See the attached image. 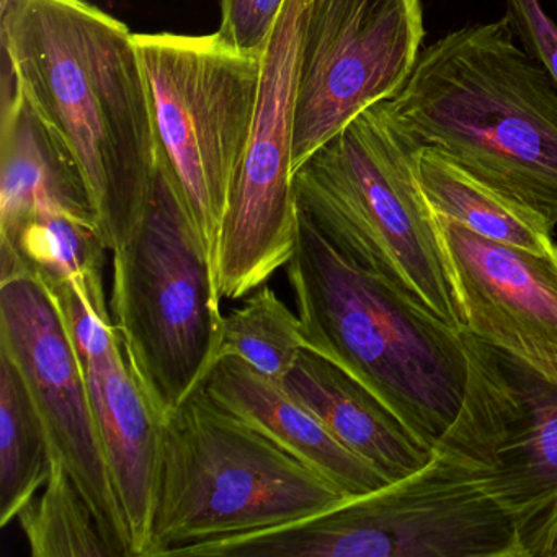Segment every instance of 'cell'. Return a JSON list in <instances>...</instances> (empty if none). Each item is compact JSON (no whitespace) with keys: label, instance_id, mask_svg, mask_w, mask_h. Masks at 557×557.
Returning a JSON list of instances; mask_svg holds the SVG:
<instances>
[{"label":"cell","instance_id":"obj_14","mask_svg":"<svg viewBox=\"0 0 557 557\" xmlns=\"http://www.w3.org/2000/svg\"><path fill=\"white\" fill-rule=\"evenodd\" d=\"M73 344L83 361L133 557H146L158 491L162 419L143 389L112 319H97L74 335Z\"/></svg>","mask_w":557,"mask_h":557},{"label":"cell","instance_id":"obj_2","mask_svg":"<svg viewBox=\"0 0 557 557\" xmlns=\"http://www.w3.org/2000/svg\"><path fill=\"white\" fill-rule=\"evenodd\" d=\"M389 106L420 145L557 226V83L508 15L420 51Z\"/></svg>","mask_w":557,"mask_h":557},{"label":"cell","instance_id":"obj_8","mask_svg":"<svg viewBox=\"0 0 557 557\" xmlns=\"http://www.w3.org/2000/svg\"><path fill=\"white\" fill-rule=\"evenodd\" d=\"M135 44L159 164L216 269L221 223L256 119L262 58L234 50L218 34H135Z\"/></svg>","mask_w":557,"mask_h":557},{"label":"cell","instance_id":"obj_5","mask_svg":"<svg viewBox=\"0 0 557 557\" xmlns=\"http://www.w3.org/2000/svg\"><path fill=\"white\" fill-rule=\"evenodd\" d=\"M348 498L201 387L162 420L146 557L295 523Z\"/></svg>","mask_w":557,"mask_h":557},{"label":"cell","instance_id":"obj_11","mask_svg":"<svg viewBox=\"0 0 557 557\" xmlns=\"http://www.w3.org/2000/svg\"><path fill=\"white\" fill-rule=\"evenodd\" d=\"M306 5L308 0H285L262 57L256 119L218 237V289L227 301L252 295L295 252L293 116Z\"/></svg>","mask_w":557,"mask_h":557},{"label":"cell","instance_id":"obj_24","mask_svg":"<svg viewBox=\"0 0 557 557\" xmlns=\"http://www.w3.org/2000/svg\"><path fill=\"white\" fill-rule=\"evenodd\" d=\"M505 5L521 45L547 67L557 83V25L540 0H505Z\"/></svg>","mask_w":557,"mask_h":557},{"label":"cell","instance_id":"obj_22","mask_svg":"<svg viewBox=\"0 0 557 557\" xmlns=\"http://www.w3.org/2000/svg\"><path fill=\"white\" fill-rule=\"evenodd\" d=\"M305 348L298 312L270 286H260L224 315L220 357L239 358L275 383H283Z\"/></svg>","mask_w":557,"mask_h":557},{"label":"cell","instance_id":"obj_20","mask_svg":"<svg viewBox=\"0 0 557 557\" xmlns=\"http://www.w3.org/2000/svg\"><path fill=\"white\" fill-rule=\"evenodd\" d=\"M47 432L27 384L0 351V527H8L47 484Z\"/></svg>","mask_w":557,"mask_h":557},{"label":"cell","instance_id":"obj_10","mask_svg":"<svg viewBox=\"0 0 557 557\" xmlns=\"http://www.w3.org/2000/svg\"><path fill=\"white\" fill-rule=\"evenodd\" d=\"M425 40L420 0H308L296 70L293 175L406 86Z\"/></svg>","mask_w":557,"mask_h":557},{"label":"cell","instance_id":"obj_9","mask_svg":"<svg viewBox=\"0 0 557 557\" xmlns=\"http://www.w3.org/2000/svg\"><path fill=\"white\" fill-rule=\"evenodd\" d=\"M468 384L435 449L465 466L513 521L523 557L557 541V381L462 332Z\"/></svg>","mask_w":557,"mask_h":557},{"label":"cell","instance_id":"obj_12","mask_svg":"<svg viewBox=\"0 0 557 557\" xmlns=\"http://www.w3.org/2000/svg\"><path fill=\"white\" fill-rule=\"evenodd\" d=\"M0 351L21 371L47 432L51 458L60 459L89 500L119 557H133L87 389L60 302L40 280L0 283Z\"/></svg>","mask_w":557,"mask_h":557},{"label":"cell","instance_id":"obj_21","mask_svg":"<svg viewBox=\"0 0 557 557\" xmlns=\"http://www.w3.org/2000/svg\"><path fill=\"white\" fill-rule=\"evenodd\" d=\"M17 520L34 557H119L60 459L51 458L44 492L22 508Z\"/></svg>","mask_w":557,"mask_h":557},{"label":"cell","instance_id":"obj_18","mask_svg":"<svg viewBox=\"0 0 557 557\" xmlns=\"http://www.w3.org/2000/svg\"><path fill=\"white\" fill-rule=\"evenodd\" d=\"M107 246L94 221L61 208H41L0 226V283L34 276L48 288L83 289L103 318Z\"/></svg>","mask_w":557,"mask_h":557},{"label":"cell","instance_id":"obj_7","mask_svg":"<svg viewBox=\"0 0 557 557\" xmlns=\"http://www.w3.org/2000/svg\"><path fill=\"white\" fill-rule=\"evenodd\" d=\"M194 557H523L513 521L471 472L429 465L305 520L178 550Z\"/></svg>","mask_w":557,"mask_h":557},{"label":"cell","instance_id":"obj_23","mask_svg":"<svg viewBox=\"0 0 557 557\" xmlns=\"http://www.w3.org/2000/svg\"><path fill=\"white\" fill-rule=\"evenodd\" d=\"M285 0H221L220 35L240 53L262 58L272 40Z\"/></svg>","mask_w":557,"mask_h":557},{"label":"cell","instance_id":"obj_15","mask_svg":"<svg viewBox=\"0 0 557 557\" xmlns=\"http://www.w3.org/2000/svg\"><path fill=\"white\" fill-rule=\"evenodd\" d=\"M282 386L387 482L413 474L435 455L373 391L315 351H301Z\"/></svg>","mask_w":557,"mask_h":557},{"label":"cell","instance_id":"obj_13","mask_svg":"<svg viewBox=\"0 0 557 557\" xmlns=\"http://www.w3.org/2000/svg\"><path fill=\"white\" fill-rule=\"evenodd\" d=\"M436 220L465 332L557 381V247L531 252Z\"/></svg>","mask_w":557,"mask_h":557},{"label":"cell","instance_id":"obj_19","mask_svg":"<svg viewBox=\"0 0 557 557\" xmlns=\"http://www.w3.org/2000/svg\"><path fill=\"white\" fill-rule=\"evenodd\" d=\"M417 174L436 216L456 221L485 239L531 252L556 249L554 227L540 213L472 177L438 149H420Z\"/></svg>","mask_w":557,"mask_h":557},{"label":"cell","instance_id":"obj_4","mask_svg":"<svg viewBox=\"0 0 557 557\" xmlns=\"http://www.w3.org/2000/svg\"><path fill=\"white\" fill-rule=\"evenodd\" d=\"M419 139L376 103L293 175L296 207L350 262L465 332L438 220L419 174Z\"/></svg>","mask_w":557,"mask_h":557},{"label":"cell","instance_id":"obj_16","mask_svg":"<svg viewBox=\"0 0 557 557\" xmlns=\"http://www.w3.org/2000/svg\"><path fill=\"white\" fill-rule=\"evenodd\" d=\"M203 387L220 406L321 472L348 497H361L391 484L345 448L282 384L263 376L246 361L221 358Z\"/></svg>","mask_w":557,"mask_h":557},{"label":"cell","instance_id":"obj_3","mask_svg":"<svg viewBox=\"0 0 557 557\" xmlns=\"http://www.w3.org/2000/svg\"><path fill=\"white\" fill-rule=\"evenodd\" d=\"M286 276L306 348L373 391L435 448L465 399L462 332L355 265L299 210Z\"/></svg>","mask_w":557,"mask_h":557},{"label":"cell","instance_id":"obj_1","mask_svg":"<svg viewBox=\"0 0 557 557\" xmlns=\"http://www.w3.org/2000/svg\"><path fill=\"white\" fill-rule=\"evenodd\" d=\"M2 96L17 92L76 165L112 252L141 216L158 139L135 34L89 0H2Z\"/></svg>","mask_w":557,"mask_h":557},{"label":"cell","instance_id":"obj_6","mask_svg":"<svg viewBox=\"0 0 557 557\" xmlns=\"http://www.w3.org/2000/svg\"><path fill=\"white\" fill-rule=\"evenodd\" d=\"M112 253L110 314L164 420L221 360L224 315L213 260L159 162L141 216Z\"/></svg>","mask_w":557,"mask_h":557},{"label":"cell","instance_id":"obj_17","mask_svg":"<svg viewBox=\"0 0 557 557\" xmlns=\"http://www.w3.org/2000/svg\"><path fill=\"white\" fill-rule=\"evenodd\" d=\"M0 133V226L41 208H61L97 224L79 171L22 92L2 107Z\"/></svg>","mask_w":557,"mask_h":557}]
</instances>
